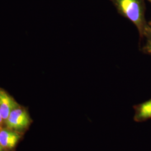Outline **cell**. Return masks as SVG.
I'll return each mask as SVG.
<instances>
[{
  "label": "cell",
  "mask_w": 151,
  "mask_h": 151,
  "mask_svg": "<svg viewBox=\"0 0 151 151\" xmlns=\"http://www.w3.org/2000/svg\"><path fill=\"white\" fill-rule=\"evenodd\" d=\"M120 15L132 22L137 28L140 39L151 34V28L146 21L145 0H110Z\"/></svg>",
  "instance_id": "obj_1"
},
{
  "label": "cell",
  "mask_w": 151,
  "mask_h": 151,
  "mask_svg": "<svg viewBox=\"0 0 151 151\" xmlns=\"http://www.w3.org/2000/svg\"><path fill=\"white\" fill-rule=\"evenodd\" d=\"M5 123L9 129L21 131L30 125V119L27 110L19 106L11 111Z\"/></svg>",
  "instance_id": "obj_2"
},
{
  "label": "cell",
  "mask_w": 151,
  "mask_h": 151,
  "mask_svg": "<svg viewBox=\"0 0 151 151\" xmlns=\"http://www.w3.org/2000/svg\"><path fill=\"white\" fill-rule=\"evenodd\" d=\"M20 135L14 130L0 127V145L4 150H11L16 146Z\"/></svg>",
  "instance_id": "obj_3"
},
{
  "label": "cell",
  "mask_w": 151,
  "mask_h": 151,
  "mask_svg": "<svg viewBox=\"0 0 151 151\" xmlns=\"http://www.w3.org/2000/svg\"><path fill=\"white\" fill-rule=\"evenodd\" d=\"M18 106V104L9 93L0 89V114L4 122L11 111Z\"/></svg>",
  "instance_id": "obj_4"
},
{
  "label": "cell",
  "mask_w": 151,
  "mask_h": 151,
  "mask_svg": "<svg viewBox=\"0 0 151 151\" xmlns=\"http://www.w3.org/2000/svg\"><path fill=\"white\" fill-rule=\"evenodd\" d=\"M135 114L133 119L136 122H143L151 119V99L133 106Z\"/></svg>",
  "instance_id": "obj_5"
},
{
  "label": "cell",
  "mask_w": 151,
  "mask_h": 151,
  "mask_svg": "<svg viewBox=\"0 0 151 151\" xmlns=\"http://www.w3.org/2000/svg\"><path fill=\"white\" fill-rule=\"evenodd\" d=\"M146 43L143 48V51L146 54L151 55V34L147 38Z\"/></svg>",
  "instance_id": "obj_6"
},
{
  "label": "cell",
  "mask_w": 151,
  "mask_h": 151,
  "mask_svg": "<svg viewBox=\"0 0 151 151\" xmlns=\"http://www.w3.org/2000/svg\"><path fill=\"white\" fill-rule=\"evenodd\" d=\"M3 122H4V119L2 118V116H1V114H0V127H1V125L2 124Z\"/></svg>",
  "instance_id": "obj_7"
},
{
  "label": "cell",
  "mask_w": 151,
  "mask_h": 151,
  "mask_svg": "<svg viewBox=\"0 0 151 151\" xmlns=\"http://www.w3.org/2000/svg\"><path fill=\"white\" fill-rule=\"evenodd\" d=\"M4 148H2V147L1 146V145H0V151H4Z\"/></svg>",
  "instance_id": "obj_8"
},
{
  "label": "cell",
  "mask_w": 151,
  "mask_h": 151,
  "mask_svg": "<svg viewBox=\"0 0 151 151\" xmlns=\"http://www.w3.org/2000/svg\"><path fill=\"white\" fill-rule=\"evenodd\" d=\"M149 25H150V27H151V22L149 24Z\"/></svg>",
  "instance_id": "obj_9"
},
{
  "label": "cell",
  "mask_w": 151,
  "mask_h": 151,
  "mask_svg": "<svg viewBox=\"0 0 151 151\" xmlns=\"http://www.w3.org/2000/svg\"><path fill=\"white\" fill-rule=\"evenodd\" d=\"M148 1H149V2H150L151 4V0H148Z\"/></svg>",
  "instance_id": "obj_10"
}]
</instances>
